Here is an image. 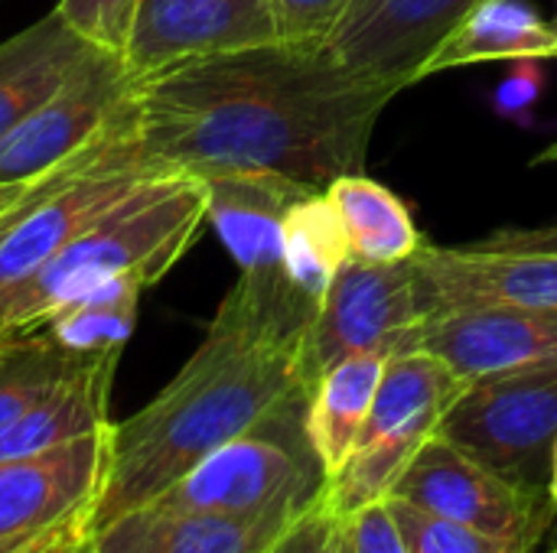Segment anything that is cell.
<instances>
[{"instance_id": "obj_30", "label": "cell", "mask_w": 557, "mask_h": 553, "mask_svg": "<svg viewBox=\"0 0 557 553\" xmlns=\"http://www.w3.org/2000/svg\"><path fill=\"white\" fill-rule=\"evenodd\" d=\"M349 553H408L388 499L372 502L346 515Z\"/></svg>"}, {"instance_id": "obj_32", "label": "cell", "mask_w": 557, "mask_h": 553, "mask_svg": "<svg viewBox=\"0 0 557 553\" xmlns=\"http://www.w3.org/2000/svg\"><path fill=\"white\" fill-rule=\"evenodd\" d=\"M539 91H542V68H539V62H516L512 75L496 91V108L503 114L525 111V108L535 104Z\"/></svg>"}, {"instance_id": "obj_12", "label": "cell", "mask_w": 557, "mask_h": 553, "mask_svg": "<svg viewBox=\"0 0 557 553\" xmlns=\"http://www.w3.org/2000/svg\"><path fill=\"white\" fill-rule=\"evenodd\" d=\"M411 349L431 352L467 385L493 375L555 365L557 313L506 303L441 310L418 326Z\"/></svg>"}, {"instance_id": "obj_1", "label": "cell", "mask_w": 557, "mask_h": 553, "mask_svg": "<svg viewBox=\"0 0 557 553\" xmlns=\"http://www.w3.org/2000/svg\"><path fill=\"white\" fill-rule=\"evenodd\" d=\"M395 95L346 72L323 42H264L134 81V147L153 173H274L326 189L362 173Z\"/></svg>"}, {"instance_id": "obj_36", "label": "cell", "mask_w": 557, "mask_h": 553, "mask_svg": "<svg viewBox=\"0 0 557 553\" xmlns=\"http://www.w3.org/2000/svg\"><path fill=\"white\" fill-rule=\"evenodd\" d=\"M545 538H548V544H545V553H557V521H552V528L545 531ZM542 538V541H545Z\"/></svg>"}, {"instance_id": "obj_18", "label": "cell", "mask_w": 557, "mask_h": 553, "mask_svg": "<svg viewBox=\"0 0 557 553\" xmlns=\"http://www.w3.org/2000/svg\"><path fill=\"white\" fill-rule=\"evenodd\" d=\"M95 52L55 10L0 42V140Z\"/></svg>"}, {"instance_id": "obj_26", "label": "cell", "mask_w": 557, "mask_h": 553, "mask_svg": "<svg viewBox=\"0 0 557 553\" xmlns=\"http://www.w3.org/2000/svg\"><path fill=\"white\" fill-rule=\"evenodd\" d=\"M388 505H392V515L398 521L408 553H522V548H516L512 541H503L476 528L457 525L450 518L421 512L408 502L388 499Z\"/></svg>"}, {"instance_id": "obj_23", "label": "cell", "mask_w": 557, "mask_h": 553, "mask_svg": "<svg viewBox=\"0 0 557 553\" xmlns=\"http://www.w3.org/2000/svg\"><path fill=\"white\" fill-rule=\"evenodd\" d=\"M147 287L134 277H108L52 310L39 326L72 355H124L137 326V303Z\"/></svg>"}, {"instance_id": "obj_20", "label": "cell", "mask_w": 557, "mask_h": 553, "mask_svg": "<svg viewBox=\"0 0 557 553\" xmlns=\"http://www.w3.org/2000/svg\"><path fill=\"white\" fill-rule=\"evenodd\" d=\"M388 359L392 355L385 352H356L317 378L307 404V437L326 482L336 479L349 463Z\"/></svg>"}, {"instance_id": "obj_21", "label": "cell", "mask_w": 557, "mask_h": 553, "mask_svg": "<svg viewBox=\"0 0 557 553\" xmlns=\"http://www.w3.org/2000/svg\"><path fill=\"white\" fill-rule=\"evenodd\" d=\"M557 59V26L532 3L522 0H483L470 16L444 39L424 68L428 75L483 65V62H545Z\"/></svg>"}, {"instance_id": "obj_9", "label": "cell", "mask_w": 557, "mask_h": 553, "mask_svg": "<svg viewBox=\"0 0 557 553\" xmlns=\"http://www.w3.org/2000/svg\"><path fill=\"white\" fill-rule=\"evenodd\" d=\"M134 81L121 55L95 49L55 95L0 140V186L42 179L91 150L124 114Z\"/></svg>"}, {"instance_id": "obj_22", "label": "cell", "mask_w": 557, "mask_h": 553, "mask_svg": "<svg viewBox=\"0 0 557 553\" xmlns=\"http://www.w3.org/2000/svg\"><path fill=\"white\" fill-rule=\"evenodd\" d=\"M323 192L346 228L352 257L392 264L411 261L424 248V235L414 225L411 209L379 179L366 173H346L336 176Z\"/></svg>"}, {"instance_id": "obj_33", "label": "cell", "mask_w": 557, "mask_h": 553, "mask_svg": "<svg viewBox=\"0 0 557 553\" xmlns=\"http://www.w3.org/2000/svg\"><path fill=\"white\" fill-rule=\"evenodd\" d=\"M85 153H88V150H85ZM85 153H82V156H85ZM82 156H75L72 163L59 166L55 173H49V176H42V179H33V183H3V186H0V228H3L7 222H13L16 215H23V212H26L49 186H55Z\"/></svg>"}, {"instance_id": "obj_19", "label": "cell", "mask_w": 557, "mask_h": 553, "mask_svg": "<svg viewBox=\"0 0 557 553\" xmlns=\"http://www.w3.org/2000/svg\"><path fill=\"white\" fill-rule=\"evenodd\" d=\"M121 355H91L0 433V463L55 450L111 424V381Z\"/></svg>"}, {"instance_id": "obj_16", "label": "cell", "mask_w": 557, "mask_h": 553, "mask_svg": "<svg viewBox=\"0 0 557 553\" xmlns=\"http://www.w3.org/2000/svg\"><path fill=\"white\" fill-rule=\"evenodd\" d=\"M209 222L245 277H287L281 264V231L290 205L313 186L274 173H209Z\"/></svg>"}, {"instance_id": "obj_24", "label": "cell", "mask_w": 557, "mask_h": 553, "mask_svg": "<svg viewBox=\"0 0 557 553\" xmlns=\"http://www.w3.org/2000/svg\"><path fill=\"white\" fill-rule=\"evenodd\" d=\"M352 257L346 228L323 189L297 199L281 231V264L290 287L320 310L339 267Z\"/></svg>"}, {"instance_id": "obj_37", "label": "cell", "mask_w": 557, "mask_h": 553, "mask_svg": "<svg viewBox=\"0 0 557 553\" xmlns=\"http://www.w3.org/2000/svg\"><path fill=\"white\" fill-rule=\"evenodd\" d=\"M75 553H95V551H91V544L85 541V544H82V548H78V551H75Z\"/></svg>"}, {"instance_id": "obj_7", "label": "cell", "mask_w": 557, "mask_h": 553, "mask_svg": "<svg viewBox=\"0 0 557 553\" xmlns=\"http://www.w3.org/2000/svg\"><path fill=\"white\" fill-rule=\"evenodd\" d=\"M444 440L496 469L539 505L548 499L557 443V362L470 381L437 430Z\"/></svg>"}, {"instance_id": "obj_29", "label": "cell", "mask_w": 557, "mask_h": 553, "mask_svg": "<svg viewBox=\"0 0 557 553\" xmlns=\"http://www.w3.org/2000/svg\"><path fill=\"white\" fill-rule=\"evenodd\" d=\"M277 39L284 42H323L349 0H268Z\"/></svg>"}, {"instance_id": "obj_4", "label": "cell", "mask_w": 557, "mask_h": 553, "mask_svg": "<svg viewBox=\"0 0 557 553\" xmlns=\"http://www.w3.org/2000/svg\"><path fill=\"white\" fill-rule=\"evenodd\" d=\"M307 404L222 443L147 505L222 518L300 512L326 486L307 437Z\"/></svg>"}, {"instance_id": "obj_14", "label": "cell", "mask_w": 557, "mask_h": 553, "mask_svg": "<svg viewBox=\"0 0 557 553\" xmlns=\"http://www.w3.org/2000/svg\"><path fill=\"white\" fill-rule=\"evenodd\" d=\"M111 424L46 453L0 463V538L88 518L104 482Z\"/></svg>"}, {"instance_id": "obj_6", "label": "cell", "mask_w": 557, "mask_h": 553, "mask_svg": "<svg viewBox=\"0 0 557 553\" xmlns=\"http://www.w3.org/2000/svg\"><path fill=\"white\" fill-rule=\"evenodd\" d=\"M147 169L134 147L131 101L114 127L23 215L0 228V313L3 306L95 218L137 189Z\"/></svg>"}, {"instance_id": "obj_17", "label": "cell", "mask_w": 557, "mask_h": 553, "mask_svg": "<svg viewBox=\"0 0 557 553\" xmlns=\"http://www.w3.org/2000/svg\"><path fill=\"white\" fill-rule=\"evenodd\" d=\"M294 515L222 518L144 505L91 531L88 544L95 553H264Z\"/></svg>"}, {"instance_id": "obj_25", "label": "cell", "mask_w": 557, "mask_h": 553, "mask_svg": "<svg viewBox=\"0 0 557 553\" xmlns=\"http://www.w3.org/2000/svg\"><path fill=\"white\" fill-rule=\"evenodd\" d=\"M91 355H72L42 329L0 336V433L42 401L75 365Z\"/></svg>"}, {"instance_id": "obj_11", "label": "cell", "mask_w": 557, "mask_h": 553, "mask_svg": "<svg viewBox=\"0 0 557 553\" xmlns=\"http://www.w3.org/2000/svg\"><path fill=\"white\" fill-rule=\"evenodd\" d=\"M483 0H349L323 49L362 81L392 95L424 81L444 39Z\"/></svg>"}, {"instance_id": "obj_15", "label": "cell", "mask_w": 557, "mask_h": 553, "mask_svg": "<svg viewBox=\"0 0 557 553\" xmlns=\"http://www.w3.org/2000/svg\"><path fill=\"white\" fill-rule=\"evenodd\" d=\"M424 313L457 306H525L557 313V254H496L428 244L414 254Z\"/></svg>"}, {"instance_id": "obj_34", "label": "cell", "mask_w": 557, "mask_h": 553, "mask_svg": "<svg viewBox=\"0 0 557 553\" xmlns=\"http://www.w3.org/2000/svg\"><path fill=\"white\" fill-rule=\"evenodd\" d=\"M548 499H552V508L557 512V443L555 453H552V473H548Z\"/></svg>"}, {"instance_id": "obj_5", "label": "cell", "mask_w": 557, "mask_h": 553, "mask_svg": "<svg viewBox=\"0 0 557 553\" xmlns=\"http://www.w3.org/2000/svg\"><path fill=\"white\" fill-rule=\"evenodd\" d=\"M467 388L441 359L411 349L388 359L359 443L336 479L326 482L330 502L352 515L392 495L421 447L441 430L444 414Z\"/></svg>"}, {"instance_id": "obj_8", "label": "cell", "mask_w": 557, "mask_h": 553, "mask_svg": "<svg viewBox=\"0 0 557 553\" xmlns=\"http://www.w3.org/2000/svg\"><path fill=\"white\" fill-rule=\"evenodd\" d=\"M424 319L428 313L414 274V257L392 264L349 257L323 293L307 336V365L313 385L346 355L408 352Z\"/></svg>"}, {"instance_id": "obj_28", "label": "cell", "mask_w": 557, "mask_h": 553, "mask_svg": "<svg viewBox=\"0 0 557 553\" xmlns=\"http://www.w3.org/2000/svg\"><path fill=\"white\" fill-rule=\"evenodd\" d=\"M264 553H349L346 515L330 502L326 486L287 521Z\"/></svg>"}, {"instance_id": "obj_2", "label": "cell", "mask_w": 557, "mask_h": 553, "mask_svg": "<svg viewBox=\"0 0 557 553\" xmlns=\"http://www.w3.org/2000/svg\"><path fill=\"white\" fill-rule=\"evenodd\" d=\"M313 316L287 277L238 274L186 365L137 414L111 424L88 535L153 502L222 443L307 404Z\"/></svg>"}, {"instance_id": "obj_10", "label": "cell", "mask_w": 557, "mask_h": 553, "mask_svg": "<svg viewBox=\"0 0 557 553\" xmlns=\"http://www.w3.org/2000/svg\"><path fill=\"white\" fill-rule=\"evenodd\" d=\"M388 499L512 541L522 553L539 544L557 518V512H545V505L529 499L496 469L473 460L441 433L421 447Z\"/></svg>"}, {"instance_id": "obj_13", "label": "cell", "mask_w": 557, "mask_h": 553, "mask_svg": "<svg viewBox=\"0 0 557 553\" xmlns=\"http://www.w3.org/2000/svg\"><path fill=\"white\" fill-rule=\"evenodd\" d=\"M277 39L268 0H140L124 65L134 78Z\"/></svg>"}, {"instance_id": "obj_38", "label": "cell", "mask_w": 557, "mask_h": 553, "mask_svg": "<svg viewBox=\"0 0 557 553\" xmlns=\"http://www.w3.org/2000/svg\"><path fill=\"white\" fill-rule=\"evenodd\" d=\"M555 26H557V20H555Z\"/></svg>"}, {"instance_id": "obj_35", "label": "cell", "mask_w": 557, "mask_h": 553, "mask_svg": "<svg viewBox=\"0 0 557 553\" xmlns=\"http://www.w3.org/2000/svg\"><path fill=\"white\" fill-rule=\"evenodd\" d=\"M545 163H557V140L548 150H542V153L535 156V166H545Z\"/></svg>"}, {"instance_id": "obj_27", "label": "cell", "mask_w": 557, "mask_h": 553, "mask_svg": "<svg viewBox=\"0 0 557 553\" xmlns=\"http://www.w3.org/2000/svg\"><path fill=\"white\" fill-rule=\"evenodd\" d=\"M140 0H59L55 13L95 49L111 55L127 52Z\"/></svg>"}, {"instance_id": "obj_3", "label": "cell", "mask_w": 557, "mask_h": 553, "mask_svg": "<svg viewBox=\"0 0 557 553\" xmlns=\"http://www.w3.org/2000/svg\"><path fill=\"white\" fill-rule=\"evenodd\" d=\"M209 222V189L193 173H150L65 244L0 313V336L39 326L52 310L108 277L153 287Z\"/></svg>"}, {"instance_id": "obj_31", "label": "cell", "mask_w": 557, "mask_h": 553, "mask_svg": "<svg viewBox=\"0 0 557 553\" xmlns=\"http://www.w3.org/2000/svg\"><path fill=\"white\" fill-rule=\"evenodd\" d=\"M467 248L496 254H557V222L535 228H499L470 241Z\"/></svg>"}]
</instances>
